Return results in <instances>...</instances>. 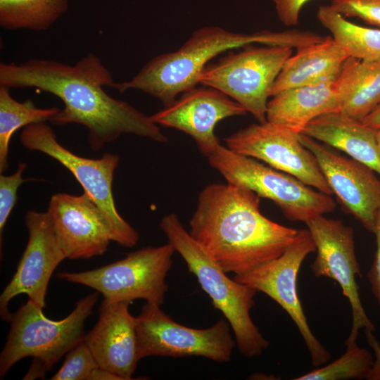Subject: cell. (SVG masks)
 Masks as SVG:
<instances>
[{
	"label": "cell",
	"instance_id": "13",
	"mask_svg": "<svg viewBox=\"0 0 380 380\" xmlns=\"http://www.w3.org/2000/svg\"><path fill=\"white\" fill-rule=\"evenodd\" d=\"M299 134L266 120L239 129L224 141L231 150L259 160L331 196L332 191L316 158L300 142Z\"/></svg>",
	"mask_w": 380,
	"mask_h": 380
},
{
	"label": "cell",
	"instance_id": "22",
	"mask_svg": "<svg viewBox=\"0 0 380 380\" xmlns=\"http://www.w3.org/2000/svg\"><path fill=\"white\" fill-rule=\"evenodd\" d=\"M334 87L339 111L362 121L380 105V60L365 61L348 57Z\"/></svg>",
	"mask_w": 380,
	"mask_h": 380
},
{
	"label": "cell",
	"instance_id": "35",
	"mask_svg": "<svg viewBox=\"0 0 380 380\" xmlns=\"http://www.w3.org/2000/svg\"><path fill=\"white\" fill-rule=\"evenodd\" d=\"M377 140H378L379 148L380 151V132H377Z\"/></svg>",
	"mask_w": 380,
	"mask_h": 380
},
{
	"label": "cell",
	"instance_id": "15",
	"mask_svg": "<svg viewBox=\"0 0 380 380\" xmlns=\"http://www.w3.org/2000/svg\"><path fill=\"white\" fill-rule=\"evenodd\" d=\"M299 139L316 158L332 194L344 209L374 234L380 211V179L376 172L303 134Z\"/></svg>",
	"mask_w": 380,
	"mask_h": 380
},
{
	"label": "cell",
	"instance_id": "16",
	"mask_svg": "<svg viewBox=\"0 0 380 380\" xmlns=\"http://www.w3.org/2000/svg\"><path fill=\"white\" fill-rule=\"evenodd\" d=\"M47 213L66 258L89 259L106 252L112 241L108 220L86 192L53 195Z\"/></svg>",
	"mask_w": 380,
	"mask_h": 380
},
{
	"label": "cell",
	"instance_id": "30",
	"mask_svg": "<svg viewBox=\"0 0 380 380\" xmlns=\"http://www.w3.org/2000/svg\"><path fill=\"white\" fill-rule=\"evenodd\" d=\"M277 16L284 25L294 26L299 23L303 6L310 0H272Z\"/></svg>",
	"mask_w": 380,
	"mask_h": 380
},
{
	"label": "cell",
	"instance_id": "8",
	"mask_svg": "<svg viewBox=\"0 0 380 380\" xmlns=\"http://www.w3.org/2000/svg\"><path fill=\"white\" fill-rule=\"evenodd\" d=\"M175 252L172 246H148L101 267L58 274L62 280L83 285L102 294L107 302H128L143 299L161 305L167 285L165 279Z\"/></svg>",
	"mask_w": 380,
	"mask_h": 380
},
{
	"label": "cell",
	"instance_id": "7",
	"mask_svg": "<svg viewBox=\"0 0 380 380\" xmlns=\"http://www.w3.org/2000/svg\"><path fill=\"white\" fill-rule=\"evenodd\" d=\"M291 55L289 46L250 44L209 63L200 74L198 84L219 90L258 122H265L272 87Z\"/></svg>",
	"mask_w": 380,
	"mask_h": 380
},
{
	"label": "cell",
	"instance_id": "34",
	"mask_svg": "<svg viewBox=\"0 0 380 380\" xmlns=\"http://www.w3.org/2000/svg\"><path fill=\"white\" fill-rule=\"evenodd\" d=\"M89 380H122L117 374L108 370L98 367L90 375Z\"/></svg>",
	"mask_w": 380,
	"mask_h": 380
},
{
	"label": "cell",
	"instance_id": "21",
	"mask_svg": "<svg viewBox=\"0 0 380 380\" xmlns=\"http://www.w3.org/2000/svg\"><path fill=\"white\" fill-rule=\"evenodd\" d=\"M267 103V121L300 134L321 115L339 111L334 82L288 89L272 96Z\"/></svg>",
	"mask_w": 380,
	"mask_h": 380
},
{
	"label": "cell",
	"instance_id": "33",
	"mask_svg": "<svg viewBox=\"0 0 380 380\" xmlns=\"http://www.w3.org/2000/svg\"><path fill=\"white\" fill-rule=\"evenodd\" d=\"M362 122L370 128L380 132V105L367 115Z\"/></svg>",
	"mask_w": 380,
	"mask_h": 380
},
{
	"label": "cell",
	"instance_id": "11",
	"mask_svg": "<svg viewBox=\"0 0 380 380\" xmlns=\"http://www.w3.org/2000/svg\"><path fill=\"white\" fill-rule=\"evenodd\" d=\"M316 251L310 231L298 229L293 243L278 258L234 279L255 288L277 303L296 325L308 350L312 365L327 363L331 354L312 333L298 297L297 279L305 258Z\"/></svg>",
	"mask_w": 380,
	"mask_h": 380
},
{
	"label": "cell",
	"instance_id": "17",
	"mask_svg": "<svg viewBox=\"0 0 380 380\" xmlns=\"http://www.w3.org/2000/svg\"><path fill=\"white\" fill-rule=\"evenodd\" d=\"M247 113L239 103L212 87H194L171 104L151 115L158 125L175 128L189 135L206 157L221 144L215 128L222 120Z\"/></svg>",
	"mask_w": 380,
	"mask_h": 380
},
{
	"label": "cell",
	"instance_id": "29",
	"mask_svg": "<svg viewBox=\"0 0 380 380\" xmlns=\"http://www.w3.org/2000/svg\"><path fill=\"white\" fill-rule=\"evenodd\" d=\"M26 164L23 162L18 163L17 170L11 175H0V234L1 245L2 243V232L13 208L17 198V191L20 185L27 181L22 177Z\"/></svg>",
	"mask_w": 380,
	"mask_h": 380
},
{
	"label": "cell",
	"instance_id": "10",
	"mask_svg": "<svg viewBox=\"0 0 380 380\" xmlns=\"http://www.w3.org/2000/svg\"><path fill=\"white\" fill-rule=\"evenodd\" d=\"M231 329L223 319L206 329L188 327L175 322L160 305L146 303L136 317L139 357L200 356L229 362L236 345Z\"/></svg>",
	"mask_w": 380,
	"mask_h": 380
},
{
	"label": "cell",
	"instance_id": "20",
	"mask_svg": "<svg viewBox=\"0 0 380 380\" xmlns=\"http://www.w3.org/2000/svg\"><path fill=\"white\" fill-rule=\"evenodd\" d=\"M346 153L380 176V151L377 131L340 111L319 115L302 133Z\"/></svg>",
	"mask_w": 380,
	"mask_h": 380
},
{
	"label": "cell",
	"instance_id": "18",
	"mask_svg": "<svg viewBox=\"0 0 380 380\" xmlns=\"http://www.w3.org/2000/svg\"><path fill=\"white\" fill-rule=\"evenodd\" d=\"M128 302L103 300L96 324L84 336L99 367L122 380L132 379L140 360L138 355L136 317Z\"/></svg>",
	"mask_w": 380,
	"mask_h": 380
},
{
	"label": "cell",
	"instance_id": "31",
	"mask_svg": "<svg viewBox=\"0 0 380 380\" xmlns=\"http://www.w3.org/2000/svg\"><path fill=\"white\" fill-rule=\"evenodd\" d=\"M374 234L376 237V251L373 262L367 273V278L372 291L380 309V211Z\"/></svg>",
	"mask_w": 380,
	"mask_h": 380
},
{
	"label": "cell",
	"instance_id": "25",
	"mask_svg": "<svg viewBox=\"0 0 380 380\" xmlns=\"http://www.w3.org/2000/svg\"><path fill=\"white\" fill-rule=\"evenodd\" d=\"M9 88L0 86V173L8 167L9 144L12 135L21 127L51 120L60 110L57 107L40 108L27 100L19 102Z\"/></svg>",
	"mask_w": 380,
	"mask_h": 380
},
{
	"label": "cell",
	"instance_id": "1",
	"mask_svg": "<svg viewBox=\"0 0 380 380\" xmlns=\"http://www.w3.org/2000/svg\"><path fill=\"white\" fill-rule=\"evenodd\" d=\"M115 81L109 70L93 53L74 65L51 59H30L19 64L0 63V86L9 89L34 87L62 101L63 109L51 118L56 125L79 124L88 130L94 151L132 134L160 143L167 137L148 116L103 89Z\"/></svg>",
	"mask_w": 380,
	"mask_h": 380
},
{
	"label": "cell",
	"instance_id": "12",
	"mask_svg": "<svg viewBox=\"0 0 380 380\" xmlns=\"http://www.w3.org/2000/svg\"><path fill=\"white\" fill-rule=\"evenodd\" d=\"M314 241L317 255L310 265L316 277H327L337 282L348 299L352 312V326L345 341L357 343L359 331H374L361 301L356 277H362L355 254L354 232L341 220L317 216L306 223Z\"/></svg>",
	"mask_w": 380,
	"mask_h": 380
},
{
	"label": "cell",
	"instance_id": "32",
	"mask_svg": "<svg viewBox=\"0 0 380 380\" xmlns=\"http://www.w3.org/2000/svg\"><path fill=\"white\" fill-rule=\"evenodd\" d=\"M373 332L365 331L368 345L374 353V362L366 379L380 380V342L375 337Z\"/></svg>",
	"mask_w": 380,
	"mask_h": 380
},
{
	"label": "cell",
	"instance_id": "23",
	"mask_svg": "<svg viewBox=\"0 0 380 380\" xmlns=\"http://www.w3.org/2000/svg\"><path fill=\"white\" fill-rule=\"evenodd\" d=\"M317 16L350 56L365 61L380 60V28L351 23L330 6H319Z\"/></svg>",
	"mask_w": 380,
	"mask_h": 380
},
{
	"label": "cell",
	"instance_id": "2",
	"mask_svg": "<svg viewBox=\"0 0 380 380\" xmlns=\"http://www.w3.org/2000/svg\"><path fill=\"white\" fill-rule=\"evenodd\" d=\"M260 197L232 183L211 184L200 193L189 233L226 273H248L280 256L298 229L262 214Z\"/></svg>",
	"mask_w": 380,
	"mask_h": 380
},
{
	"label": "cell",
	"instance_id": "6",
	"mask_svg": "<svg viewBox=\"0 0 380 380\" xmlns=\"http://www.w3.org/2000/svg\"><path fill=\"white\" fill-rule=\"evenodd\" d=\"M227 182L246 187L273 201L290 221L304 222L335 210L330 195L295 177L220 145L207 157Z\"/></svg>",
	"mask_w": 380,
	"mask_h": 380
},
{
	"label": "cell",
	"instance_id": "24",
	"mask_svg": "<svg viewBox=\"0 0 380 380\" xmlns=\"http://www.w3.org/2000/svg\"><path fill=\"white\" fill-rule=\"evenodd\" d=\"M68 7V0H0V25L8 30H46Z\"/></svg>",
	"mask_w": 380,
	"mask_h": 380
},
{
	"label": "cell",
	"instance_id": "3",
	"mask_svg": "<svg viewBox=\"0 0 380 380\" xmlns=\"http://www.w3.org/2000/svg\"><path fill=\"white\" fill-rule=\"evenodd\" d=\"M313 41L314 36L309 32L261 31L243 34L218 26H205L194 31L177 51L153 58L132 80L115 82L113 88L121 93L129 89L141 91L158 99L165 107L178 94L196 87L205 67L224 51L254 43L298 49Z\"/></svg>",
	"mask_w": 380,
	"mask_h": 380
},
{
	"label": "cell",
	"instance_id": "27",
	"mask_svg": "<svg viewBox=\"0 0 380 380\" xmlns=\"http://www.w3.org/2000/svg\"><path fill=\"white\" fill-rule=\"evenodd\" d=\"M98 367L97 361L84 340L66 354L61 367L50 379L89 380Z\"/></svg>",
	"mask_w": 380,
	"mask_h": 380
},
{
	"label": "cell",
	"instance_id": "26",
	"mask_svg": "<svg viewBox=\"0 0 380 380\" xmlns=\"http://www.w3.org/2000/svg\"><path fill=\"white\" fill-rule=\"evenodd\" d=\"M374 355L357 343L346 346V350L334 362L319 367L294 380H348L363 379L372 367Z\"/></svg>",
	"mask_w": 380,
	"mask_h": 380
},
{
	"label": "cell",
	"instance_id": "9",
	"mask_svg": "<svg viewBox=\"0 0 380 380\" xmlns=\"http://www.w3.org/2000/svg\"><path fill=\"white\" fill-rule=\"evenodd\" d=\"M20 141L26 148L55 159L74 175L107 217L112 241L127 248L137 243L138 232L119 214L113 198L112 185L119 163L118 156L106 153L97 159L77 156L57 141L55 133L45 122L24 127Z\"/></svg>",
	"mask_w": 380,
	"mask_h": 380
},
{
	"label": "cell",
	"instance_id": "5",
	"mask_svg": "<svg viewBox=\"0 0 380 380\" xmlns=\"http://www.w3.org/2000/svg\"><path fill=\"white\" fill-rule=\"evenodd\" d=\"M97 291L80 299L75 309L61 320L47 318L43 308L28 299L10 319L11 328L0 354V377L22 359H34L23 379L44 377L63 355L84 340V324L92 314Z\"/></svg>",
	"mask_w": 380,
	"mask_h": 380
},
{
	"label": "cell",
	"instance_id": "14",
	"mask_svg": "<svg viewBox=\"0 0 380 380\" xmlns=\"http://www.w3.org/2000/svg\"><path fill=\"white\" fill-rule=\"evenodd\" d=\"M25 222L29 233L27 246L15 274L0 296V315L4 321L10 322L9 303L20 294H26L44 308L52 274L66 259L47 212L27 211Z\"/></svg>",
	"mask_w": 380,
	"mask_h": 380
},
{
	"label": "cell",
	"instance_id": "4",
	"mask_svg": "<svg viewBox=\"0 0 380 380\" xmlns=\"http://www.w3.org/2000/svg\"><path fill=\"white\" fill-rule=\"evenodd\" d=\"M160 227L168 243L185 261L190 272L196 277L208 295L214 308L223 314L234 335L239 352L246 357L260 355L270 345L251 316L258 292L255 288L231 279L182 225L177 215L170 213Z\"/></svg>",
	"mask_w": 380,
	"mask_h": 380
},
{
	"label": "cell",
	"instance_id": "28",
	"mask_svg": "<svg viewBox=\"0 0 380 380\" xmlns=\"http://www.w3.org/2000/svg\"><path fill=\"white\" fill-rule=\"evenodd\" d=\"M329 6L344 18H358L380 28V0H331Z\"/></svg>",
	"mask_w": 380,
	"mask_h": 380
},
{
	"label": "cell",
	"instance_id": "19",
	"mask_svg": "<svg viewBox=\"0 0 380 380\" xmlns=\"http://www.w3.org/2000/svg\"><path fill=\"white\" fill-rule=\"evenodd\" d=\"M350 55L332 37L298 48L284 64L270 96L284 90L335 82Z\"/></svg>",
	"mask_w": 380,
	"mask_h": 380
}]
</instances>
